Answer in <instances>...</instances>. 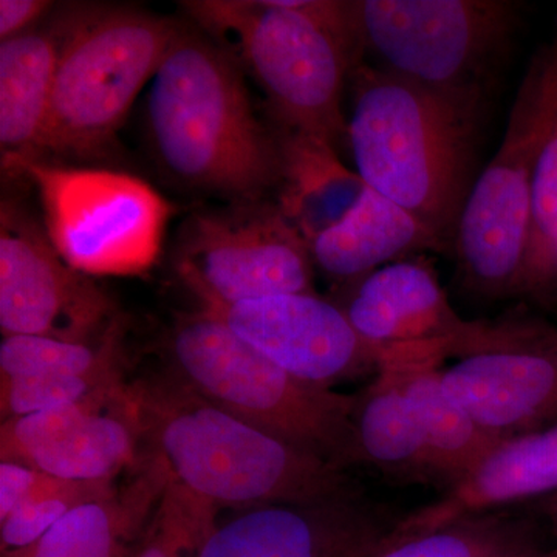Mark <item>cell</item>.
I'll return each mask as SVG.
<instances>
[{
  "mask_svg": "<svg viewBox=\"0 0 557 557\" xmlns=\"http://www.w3.org/2000/svg\"><path fill=\"white\" fill-rule=\"evenodd\" d=\"M153 156L180 188L226 201L276 190V131L256 115L244 70L199 28L180 27L148 97Z\"/></svg>",
  "mask_w": 557,
  "mask_h": 557,
  "instance_id": "6da1fadb",
  "label": "cell"
},
{
  "mask_svg": "<svg viewBox=\"0 0 557 557\" xmlns=\"http://www.w3.org/2000/svg\"><path fill=\"white\" fill-rule=\"evenodd\" d=\"M347 141L368 188L405 208L454 247L472 185L485 100L428 89L359 65Z\"/></svg>",
  "mask_w": 557,
  "mask_h": 557,
  "instance_id": "7a4b0ae2",
  "label": "cell"
},
{
  "mask_svg": "<svg viewBox=\"0 0 557 557\" xmlns=\"http://www.w3.org/2000/svg\"><path fill=\"white\" fill-rule=\"evenodd\" d=\"M143 440L171 478L215 507L361 496L346 469L208 401L172 372L131 383Z\"/></svg>",
  "mask_w": 557,
  "mask_h": 557,
  "instance_id": "3957f363",
  "label": "cell"
},
{
  "mask_svg": "<svg viewBox=\"0 0 557 557\" xmlns=\"http://www.w3.org/2000/svg\"><path fill=\"white\" fill-rule=\"evenodd\" d=\"M170 354L171 372L208 401L336 467L362 463L355 395L296 379L200 309L175 322Z\"/></svg>",
  "mask_w": 557,
  "mask_h": 557,
  "instance_id": "277c9868",
  "label": "cell"
},
{
  "mask_svg": "<svg viewBox=\"0 0 557 557\" xmlns=\"http://www.w3.org/2000/svg\"><path fill=\"white\" fill-rule=\"evenodd\" d=\"M60 16L53 97L33 159L53 153L94 161L115 145L116 132L182 25L124 7H75Z\"/></svg>",
  "mask_w": 557,
  "mask_h": 557,
  "instance_id": "5b68a950",
  "label": "cell"
},
{
  "mask_svg": "<svg viewBox=\"0 0 557 557\" xmlns=\"http://www.w3.org/2000/svg\"><path fill=\"white\" fill-rule=\"evenodd\" d=\"M180 5L255 78L276 127L335 148L347 139L344 86L355 65L324 27L287 0H189Z\"/></svg>",
  "mask_w": 557,
  "mask_h": 557,
  "instance_id": "8992f818",
  "label": "cell"
},
{
  "mask_svg": "<svg viewBox=\"0 0 557 557\" xmlns=\"http://www.w3.org/2000/svg\"><path fill=\"white\" fill-rule=\"evenodd\" d=\"M556 102L557 22L528 65L504 139L458 220V269L465 285L483 298H507L518 289L530 244L534 171Z\"/></svg>",
  "mask_w": 557,
  "mask_h": 557,
  "instance_id": "52a82bcc",
  "label": "cell"
},
{
  "mask_svg": "<svg viewBox=\"0 0 557 557\" xmlns=\"http://www.w3.org/2000/svg\"><path fill=\"white\" fill-rule=\"evenodd\" d=\"M7 171L30 180L51 244L87 276H138L156 265L171 205L127 172L69 166L46 159H2Z\"/></svg>",
  "mask_w": 557,
  "mask_h": 557,
  "instance_id": "ba28073f",
  "label": "cell"
},
{
  "mask_svg": "<svg viewBox=\"0 0 557 557\" xmlns=\"http://www.w3.org/2000/svg\"><path fill=\"white\" fill-rule=\"evenodd\" d=\"M366 51L392 75L485 100L522 24L511 0H359Z\"/></svg>",
  "mask_w": 557,
  "mask_h": 557,
  "instance_id": "9c48e42d",
  "label": "cell"
},
{
  "mask_svg": "<svg viewBox=\"0 0 557 557\" xmlns=\"http://www.w3.org/2000/svg\"><path fill=\"white\" fill-rule=\"evenodd\" d=\"M174 259L197 302L314 293L309 242L270 199L193 212L178 231Z\"/></svg>",
  "mask_w": 557,
  "mask_h": 557,
  "instance_id": "30bf717a",
  "label": "cell"
},
{
  "mask_svg": "<svg viewBox=\"0 0 557 557\" xmlns=\"http://www.w3.org/2000/svg\"><path fill=\"white\" fill-rule=\"evenodd\" d=\"M442 369L450 395L497 440L557 424V327L530 314L469 321Z\"/></svg>",
  "mask_w": 557,
  "mask_h": 557,
  "instance_id": "8fae6325",
  "label": "cell"
},
{
  "mask_svg": "<svg viewBox=\"0 0 557 557\" xmlns=\"http://www.w3.org/2000/svg\"><path fill=\"white\" fill-rule=\"evenodd\" d=\"M119 317L104 289L72 269L27 209L3 200L0 209V329L90 343Z\"/></svg>",
  "mask_w": 557,
  "mask_h": 557,
  "instance_id": "7c38bea8",
  "label": "cell"
},
{
  "mask_svg": "<svg viewBox=\"0 0 557 557\" xmlns=\"http://www.w3.org/2000/svg\"><path fill=\"white\" fill-rule=\"evenodd\" d=\"M139 442L145 440L137 399L123 380L79 401L3 420L0 458L53 478L113 482L134 465Z\"/></svg>",
  "mask_w": 557,
  "mask_h": 557,
  "instance_id": "4fadbf2b",
  "label": "cell"
},
{
  "mask_svg": "<svg viewBox=\"0 0 557 557\" xmlns=\"http://www.w3.org/2000/svg\"><path fill=\"white\" fill-rule=\"evenodd\" d=\"M199 309L313 386L332 388L379 372V355L359 338L343 307L314 293L237 304L199 302Z\"/></svg>",
  "mask_w": 557,
  "mask_h": 557,
  "instance_id": "5bb4252c",
  "label": "cell"
},
{
  "mask_svg": "<svg viewBox=\"0 0 557 557\" xmlns=\"http://www.w3.org/2000/svg\"><path fill=\"white\" fill-rule=\"evenodd\" d=\"M392 530L362 494L263 505L218 523L200 557H373Z\"/></svg>",
  "mask_w": 557,
  "mask_h": 557,
  "instance_id": "9a60e30c",
  "label": "cell"
},
{
  "mask_svg": "<svg viewBox=\"0 0 557 557\" xmlns=\"http://www.w3.org/2000/svg\"><path fill=\"white\" fill-rule=\"evenodd\" d=\"M343 310L376 355L448 359V346L468 322L450 306L428 260L401 259L348 287Z\"/></svg>",
  "mask_w": 557,
  "mask_h": 557,
  "instance_id": "2e32d148",
  "label": "cell"
},
{
  "mask_svg": "<svg viewBox=\"0 0 557 557\" xmlns=\"http://www.w3.org/2000/svg\"><path fill=\"white\" fill-rule=\"evenodd\" d=\"M557 493V424L500 440L471 472L434 504L399 520L392 537L437 530L454 520Z\"/></svg>",
  "mask_w": 557,
  "mask_h": 557,
  "instance_id": "e0dca14e",
  "label": "cell"
},
{
  "mask_svg": "<svg viewBox=\"0 0 557 557\" xmlns=\"http://www.w3.org/2000/svg\"><path fill=\"white\" fill-rule=\"evenodd\" d=\"M309 245L313 265L343 288L416 252L448 249L416 215L368 186L346 218Z\"/></svg>",
  "mask_w": 557,
  "mask_h": 557,
  "instance_id": "ac0fdd59",
  "label": "cell"
},
{
  "mask_svg": "<svg viewBox=\"0 0 557 557\" xmlns=\"http://www.w3.org/2000/svg\"><path fill=\"white\" fill-rule=\"evenodd\" d=\"M170 480L152 454L129 486L79 505L30 547L2 557H134Z\"/></svg>",
  "mask_w": 557,
  "mask_h": 557,
  "instance_id": "d6986e66",
  "label": "cell"
},
{
  "mask_svg": "<svg viewBox=\"0 0 557 557\" xmlns=\"http://www.w3.org/2000/svg\"><path fill=\"white\" fill-rule=\"evenodd\" d=\"M61 16L0 40L2 159L35 157L49 119L60 61Z\"/></svg>",
  "mask_w": 557,
  "mask_h": 557,
  "instance_id": "ffe728a7",
  "label": "cell"
},
{
  "mask_svg": "<svg viewBox=\"0 0 557 557\" xmlns=\"http://www.w3.org/2000/svg\"><path fill=\"white\" fill-rule=\"evenodd\" d=\"M274 131L281 150L276 203L310 244L346 218L361 199L366 183L324 139L281 127Z\"/></svg>",
  "mask_w": 557,
  "mask_h": 557,
  "instance_id": "44dd1931",
  "label": "cell"
},
{
  "mask_svg": "<svg viewBox=\"0 0 557 557\" xmlns=\"http://www.w3.org/2000/svg\"><path fill=\"white\" fill-rule=\"evenodd\" d=\"M394 370L426 445L432 478L456 486L500 440L472 420L449 394L442 364H383ZM379 368V369H380Z\"/></svg>",
  "mask_w": 557,
  "mask_h": 557,
  "instance_id": "7402d4cb",
  "label": "cell"
},
{
  "mask_svg": "<svg viewBox=\"0 0 557 557\" xmlns=\"http://www.w3.org/2000/svg\"><path fill=\"white\" fill-rule=\"evenodd\" d=\"M362 461L401 480L431 482L423 435L394 370L380 368L357 395L354 413Z\"/></svg>",
  "mask_w": 557,
  "mask_h": 557,
  "instance_id": "603a6c76",
  "label": "cell"
},
{
  "mask_svg": "<svg viewBox=\"0 0 557 557\" xmlns=\"http://www.w3.org/2000/svg\"><path fill=\"white\" fill-rule=\"evenodd\" d=\"M547 549L536 522L491 511L413 536L391 537L373 557H536Z\"/></svg>",
  "mask_w": 557,
  "mask_h": 557,
  "instance_id": "cb8c5ba5",
  "label": "cell"
},
{
  "mask_svg": "<svg viewBox=\"0 0 557 557\" xmlns=\"http://www.w3.org/2000/svg\"><path fill=\"white\" fill-rule=\"evenodd\" d=\"M515 296L536 300L542 306L557 302V102L539 150L530 244Z\"/></svg>",
  "mask_w": 557,
  "mask_h": 557,
  "instance_id": "d4e9b609",
  "label": "cell"
},
{
  "mask_svg": "<svg viewBox=\"0 0 557 557\" xmlns=\"http://www.w3.org/2000/svg\"><path fill=\"white\" fill-rule=\"evenodd\" d=\"M124 355L123 319L116 317L101 338L72 343L47 336H3L0 344L2 380L24 376L78 375L101 368Z\"/></svg>",
  "mask_w": 557,
  "mask_h": 557,
  "instance_id": "484cf974",
  "label": "cell"
},
{
  "mask_svg": "<svg viewBox=\"0 0 557 557\" xmlns=\"http://www.w3.org/2000/svg\"><path fill=\"white\" fill-rule=\"evenodd\" d=\"M115 493L113 482H78L49 475L42 486L0 520L2 553L30 547L72 509Z\"/></svg>",
  "mask_w": 557,
  "mask_h": 557,
  "instance_id": "4316f807",
  "label": "cell"
},
{
  "mask_svg": "<svg viewBox=\"0 0 557 557\" xmlns=\"http://www.w3.org/2000/svg\"><path fill=\"white\" fill-rule=\"evenodd\" d=\"M124 380V358L78 375L24 376L2 380L0 410L3 420L30 416L79 401L98 388Z\"/></svg>",
  "mask_w": 557,
  "mask_h": 557,
  "instance_id": "83f0119b",
  "label": "cell"
},
{
  "mask_svg": "<svg viewBox=\"0 0 557 557\" xmlns=\"http://www.w3.org/2000/svg\"><path fill=\"white\" fill-rule=\"evenodd\" d=\"M188 490L171 478L134 557H175Z\"/></svg>",
  "mask_w": 557,
  "mask_h": 557,
  "instance_id": "f1b7e54d",
  "label": "cell"
},
{
  "mask_svg": "<svg viewBox=\"0 0 557 557\" xmlns=\"http://www.w3.org/2000/svg\"><path fill=\"white\" fill-rule=\"evenodd\" d=\"M50 474L27 465L2 461L0 463V520L7 518L22 502L33 496Z\"/></svg>",
  "mask_w": 557,
  "mask_h": 557,
  "instance_id": "f546056e",
  "label": "cell"
},
{
  "mask_svg": "<svg viewBox=\"0 0 557 557\" xmlns=\"http://www.w3.org/2000/svg\"><path fill=\"white\" fill-rule=\"evenodd\" d=\"M53 7L47 0H0V39L32 30Z\"/></svg>",
  "mask_w": 557,
  "mask_h": 557,
  "instance_id": "4dcf8cb0",
  "label": "cell"
},
{
  "mask_svg": "<svg viewBox=\"0 0 557 557\" xmlns=\"http://www.w3.org/2000/svg\"><path fill=\"white\" fill-rule=\"evenodd\" d=\"M542 515L547 519L549 530L556 539L557 545V493L549 494L547 497H542Z\"/></svg>",
  "mask_w": 557,
  "mask_h": 557,
  "instance_id": "1f68e13d",
  "label": "cell"
},
{
  "mask_svg": "<svg viewBox=\"0 0 557 557\" xmlns=\"http://www.w3.org/2000/svg\"><path fill=\"white\" fill-rule=\"evenodd\" d=\"M536 557H557V545H555L553 548H548L547 552H544L542 555Z\"/></svg>",
  "mask_w": 557,
  "mask_h": 557,
  "instance_id": "d6a6232c",
  "label": "cell"
}]
</instances>
